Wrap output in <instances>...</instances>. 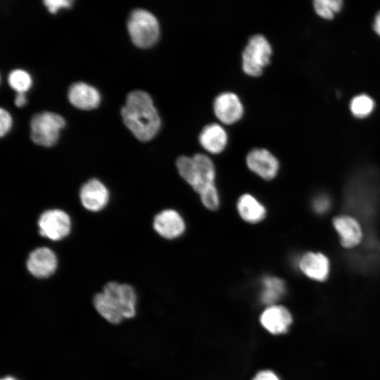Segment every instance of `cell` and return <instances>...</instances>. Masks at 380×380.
<instances>
[{
	"label": "cell",
	"instance_id": "obj_1",
	"mask_svg": "<svg viewBox=\"0 0 380 380\" xmlns=\"http://www.w3.org/2000/svg\"><path fill=\"white\" fill-rule=\"evenodd\" d=\"M125 125L141 141H148L158 133L160 119L150 95L141 90L130 92L121 109Z\"/></svg>",
	"mask_w": 380,
	"mask_h": 380
},
{
	"label": "cell",
	"instance_id": "obj_2",
	"mask_svg": "<svg viewBox=\"0 0 380 380\" xmlns=\"http://www.w3.org/2000/svg\"><path fill=\"white\" fill-rule=\"evenodd\" d=\"M127 30L134 44L144 49L153 46L160 34L159 23L156 16L141 8L135 9L130 13Z\"/></svg>",
	"mask_w": 380,
	"mask_h": 380
},
{
	"label": "cell",
	"instance_id": "obj_3",
	"mask_svg": "<svg viewBox=\"0 0 380 380\" xmlns=\"http://www.w3.org/2000/svg\"><path fill=\"white\" fill-rule=\"evenodd\" d=\"M65 122L61 115L51 112L35 114L30 120V137L36 144L50 147L59 137Z\"/></svg>",
	"mask_w": 380,
	"mask_h": 380
},
{
	"label": "cell",
	"instance_id": "obj_4",
	"mask_svg": "<svg viewBox=\"0 0 380 380\" xmlns=\"http://www.w3.org/2000/svg\"><path fill=\"white\" fill-rule=\"evenodd\" d=\"M272 51L270 44L263 35L251 36L242 53L243 71L253 77L261 75L263 68L270 63Z\"/></svg>",
	"mask_w": 380,
	"mask_h": 380
},
{
	"label": "cell",
	"instance_id": "obj_5",
	"mask_svg": "<svg viewBox=\"0 0 380 380\" xmlns=\"http://www.w3.org/2000/svg\"><path fill=\"white\" fill-rule=\"evenodd\" d=\"M39 234L52 241L65 237L71 229L69 215L62 210L51 209L44 211L38 220Z\"/></svg>",
	"mask_w": 380,
	"mask_h": 380
},
{
	"label": "cell",
	"instance_id": "obj_6",
	"mask_svg": "<svg viewBox=\"0 0 380 380\" xmlns=\"http://www.w3.org/2000/svg\"><path fill=\"white\" fill-rule=\"evenodd\" d=\"M248 169L263 179L271 180L279 170L277 158L265 148H254L248 152L246 158Z\"/></svg>",
	"mask_w": 380,
	"mask_h": 380
},
{
	"label": "cell",
	"instance_id": "obj_7",
	"mask_svg": "<svg viewBox=\"0 0 380 380\" xmlns=\"http://www.w3.org/2000/svg\"><path fill=\"white\" fill-rule=\"evenodd\" d=\"M102 292L117 305L123 318H132L135 315L137 296L132 286L110 281L105 285Z\"/></svg>",
	"mask_w": 380,
	"mask_h": 380
},
{
	"label": "cell",
	"instance_id": "obj_8",
	"mask_svg": "<svg viewBox=\"0 0 380 380\" xmlns=\"http://www.w3.org/2000/svg\"><path fill=\"white\" fill-rule=\"evenodd\" d=\"M153 226L155 231L167 239H175L185 232L186 223L179 212L174 209H165L154 217Z\"/></svg>",
	"mask_w": 380,
	"mask_h": 380
},
{
	"label": "cell",
	"instance_id": "obj_9",
	"mask_svg": "<svg viewBox=\"0 0 380 380\" xmlns=\"http://www.w3.org/2000/svg\"><path fill=\"white\" fill-rule=\"evenodd\" d=\"M191 158L193 176L189 185L199 194L215 186V168L211 159L205 154L196 153Z\"/></svg>",
	"mask_w": 380,
	"mask_h": 380
},
{
	"label": "cell",
	"instance_id": "obj_10",
	"mask_svg": "<svg viewBox=\"0 0 380 380\" xmlns=\"http://www.w3.org/2000/svg\"><path fill=\"white\" fill-rule=\"evenodd\" d=\"M57 265L55 253L47 247L37 248L32 251L26 263L30 273L37 278H46L52 275Z\"/></svg>",
	"mask_w": 380,
	"mask_h": 380
},
{
	"label": "cell",
	"instance_id": "obj_11",
	"mask_svg": "<svg viewBox=\"0 0 380 380\" xmlns=\"http://www.w3.org/2000/svg\"><path fill=\"white\" fill-rule=\"evenodd\" d=\"M332 224L343 248H355L362 241V227L354 217L348 215H338L333 219Z\"/></svg>",
	"mask_w": 380,
	"mask_h": 380
},
{
	"label": "cell",
	"instance_id": "obj_12",
	"mask_svg": "<svg viewBox=\"0 0 380 380\" xmlns=\"http://www.w3.org/2000/svg\"><path fill=\"white\" fill-rule=\"evenodd\" d=\"M298 268L310 279L323 281L329 276L330 263L328 258L319 252L309 251L298 260Z\"/></svg>",
	"mask_w": 380,
	"mask_h": 380
},
{
	"label": "cell",
	"instance_id": "obj_13",
	"mask_svg": "<svg viewBox=\"0 0 380 380\" xmlns=\"http://www.w3.org/2000/svg\"><path fill=\"white\" fill-rule=\"evenodd\" d=\"M216 117L224 124H232L239 120L243 113V105L238 96L232 92L219 94L213 103Z\"/></svg>",
	"mask_w": 380,
	"mask_h": 380
},
{
	"label": "cell",
	"instance_id": "obj_14",
	"mask_svg": "<svg viewBox=\"0 0 380 380\" xmlns=\"http://www.w3.org/2000/svg\"><path fill=\"white\" fill-rule=\"evenodd\" d=\"M80 198L84 208L89 211L97 212L107 205L109 193L106 186L101 181L92 179L81 187Z\"/></svg>",
	"mask_w": 380,
	"mask_h": 380
},
{
	"label": "cell",
	"instance_id": "obj_15",
	"mask_svg": "<svg viewBox=\"0 0 380 380\" xmlns=\"http://www.w3.org/2000/svg\"><path fill=\"white\" fill-rule=\"evenodd\" d=\"M291 322V315L286 308L280 305L267 308L260 316L262 325L274 334L286 332Z\"/></svg>",
	"mask_w": 380,
	"mask_h": 380
},
{
	"label": "cell",
	"instance_id": "obj_16",
	"mask_svg": "<svg viewBox=\"0 0 380 380\" xmlns=\"http://www.w3.org/2000/svg\"><path fill=\"white\" fill-rule=\"evenodd\" d=\"M68 99L77 108L91 110L99 106L101 99L94 87L84 82H77L70 87Z\"/></svg>",
	"mask_w": 380,
	"mask_h": 380
},
{
	"label": "cell",
	"instance_id": "obj_17",
	"mask_svg": "<svg viewBox=\"0 0 380 380\" xmlns=\"http://www.w3.org/2000/svg\"><path fill=\"white\" fill-rule=\"evenodd\" d=\"M227 134L217 123H211L203 127L199 134V142L208 152L217 154L221 153L227 144Z\"/></svg>",
	"mask_w": 380,
	"mask_h": 380
},
{
	"label": "cell",
	"instance_id": "obj_18",
	"mask_svg": "<svg viewBox=\"0 0 380 380\" xmlns=\"http://www.w3.org/2000/svg\"><path fill=\"white\" fill-rule=\"evenodd\" d=\"M236 209L241 219L251 224L261 222L267 214L265 205L250 194H244L239 198Z\"/></svg>",
	"mask_w": 380,
	"mask_h": 380
},
{
	"label": "cell",
	"instance_id": "obj_19",
	"mask_svg": "<svg viewBox=\"0 0 380 380\" xmlns=\"http://www.w3.org/2000/svg\"><path fill=\"white\" fill-rule=\"evenodd\" d=\"M94 305L100 315L112 324H118L124 319L118 307L103 292L96 294Z\"/></svg>",
	"mask_w": 380,
	"mask_h": 380
},
{
	"label": "cell",
	"instance_id": "obj_20",
	"mask_svg": "<svg viewBox=\"0 0 380 380\" xmlns=\"http://www.w3.org/2000/svg\"><path fill=\"white\" fill-rule=\"evenodd\" d=\"M262 284L260 299L266 304L274 303L281 298L286 291L285 282L274 276L265 277L262 280Z\"/></svg>",
	"mask_w": 380,
	"mask_h": 380
},
{
	"label": "cell",
	"instance_id": "obj_21",
	"mask_svg": "<svg viewBox=\"0 0 380 380\" xmlns=\"http://www.w3.org/2000/svg\"><path fill=\"white\" fill-rule=\"evenodd\" d=\"M374 108L373 99L366 94L355 96L350 101V109L352 114L357 118L367 117Z\"/></svg>",
	"mask_w": 380,
	"mask_h": 380
},
{
	"label": "cell",
	"instance_id": "obj_22",
	"mask_svg": "<svg viewBox=\"0 0 380 380\" xmlns=\"http://www.w3.org/2000/svg\"><path fill=\"white\" fill-rule=\"evenodd\" d=\"M341 0H316L313 6L316 13L322 18L332 19L343 6Z\"/></svg>",
	"mask_w": 380,
	"mask_h": 380
},
{
	"label": "cell",
	"instance_id": "obj_23",
	"mask_svg": "<svg viewBox=\"0 0 380 380\" xmlns=\"http://www.w3.org/2000/svg\"><path fill=\"white\" fill-rule=\"evenodd\" d=\"M8 82L10 87L18 93H25L32 85L30 75L20 69L11 71L8 75Z\"/></svg>",
	"mask_w": 380,
	"mask_h": 380
},
{
	"label": "cell",
	"instance_id": "obj_24",
	"mask_svg": "<svg viewBox=\"0 0 380 380\" xmlns=\"http://www.w3.org/2000/svg\"><path fill=\"white\" fill-rule=\"evenodd\" d=\"M201 201L208 210H215L220 205V195L216 186L208 188L199 194Z\"/></svg>",
	"mask_w": 380,
	"mask_h": 380
},
{
	"label": "cell",
	"instance_id": "obj_25",
	"mask_svg": "<svg viewBox=\"0 0 380 380\" xmlns=\"http://www.w3.org/2000/svg\"><path fill=\"white\" fill-rule=\"evenodd\" d=\"M331 201L325 195H319L315 198L312 201V208L315 213L324 214L330 208Z\"/></svg>",
	"mask_w": 380,
	"mask_h": 380
},
{
	"label": "cell",
	"instance_id": "obj_26",
	"mask_svg": "<svg viewBox=\"0 0 380 380\" xmlns=\"http://www.w3.org/2000/svg\"><path fill=\"white\" fill-rule=\"evenodd\" d=\"M72 1L69 0H46L44 4L51 13H56L61 8H69Z\"/></svg>",
	"mask_w": 380,
	"mask_h": 380
},
{
	"label": "cell",
	"instance_id": "obj_27",
	"mask_svg": "<svg viewBox=\"0 0 380 380\" xmlns=\"http://www.w3.org/2000/svg\"><path fill=\"white\" fill-rule=\"evenodd\" d=\"M12 125V119L6 110L1 108L0 110V135L4 137L11 129Z\"/></svg>",
	"mask_w": 380,
	"mask_h": 380
},
{
	"label": "cell",
	"instance_id": "obj_28",
	"mask_svg": "<svg viewBox=\"0 0 380 380\" xmlns=\"http://www.w3.org/2000/svg\"><path fill=\"white\" fill-rule=\"evenodd\" d=\"M253 380H279L277 376L272 371H262L256 374Z\"/></svg>",
	"mask_w": 380,
	"mask_h": 380
},
{
	"label": "cell",
	"instance_id": "obj_29",
	"mask_svg": "<svg viewBox=\"0 0 380 380\" xmlns=\"http://www.w3.org/2000/svg\"><path fill=\"white\" fill-rule=\"evenodd\" d=\"M26 103V98L24 93H18L15 98V104L18 107H22Z\"/></svg>",
	"mask_w": 380,
	"mask_h": 380
},
{
	"label": "cell",
	"instance_id": "obj_30",
	"mask_svg": "<svg viewBox=\"0 0 380 380\" xmlns=\"http://www.w3.org/2000/svg\"><path fill=\"white\" fill-rule=\"evenodd\" d=\"M373 29L375 31V32L380 36V11L378 12V13L376 15L374 23H373Z\"/></svg>",
	"mask_w": 380,
	"mask_h": 380
},
{
	"label": "cell",
	"instance_id": "obj_31",
	"mask_svg": "<svg viewBox=\"0 0 380 380\" xmlns=\"http://www.w3.org/2000/svg\"><path fill=\"white\" fill-rule=\"evenodd\" d=\"M1 380H18V379L12 376H6V377L3 378Z\"/></svg>",
	"mask_w": 380,
	"mask_h": 380
}]
</instances>
